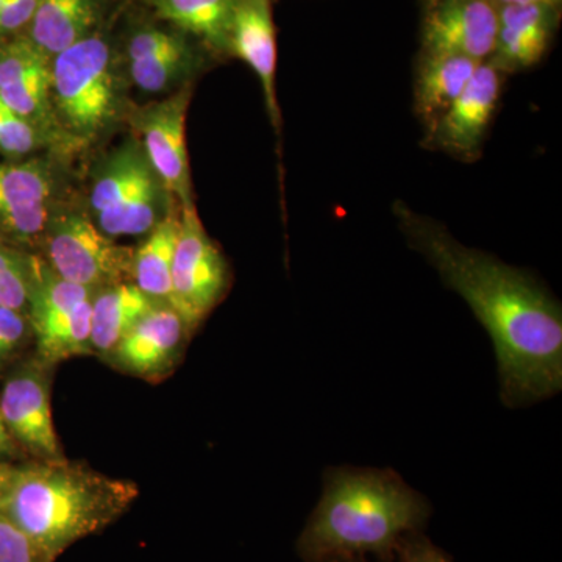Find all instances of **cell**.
Returning <instances> with one entry per match:
<instances>
[{"instance_id":"1","label":"cell","mask_w":562,"mask_h":562,"mask_svg":"<svg viewBox=\"0 0 562 562\" xmlns=\"http://www.w3.org/2000/svg\"><path fill=\"white\" fill-rule=\"evenodd\" d=\"M398 227L447 288L457 291L490 333L502 401L517 408L562 387L560 303L530 273L462 246L441 224L395 203Z\"/></svg>"},{"instance_id":"2","label":"cell","mask_w":562,"mask_h":562,"mask_svg":"<svg viewBox=\"0 0 562 562\" xmlns=\"http://www.w3.org/2000/svg\"><path fill=\"white\" fill-rule=\"evenodd\" d=\"M431 506L397 472L333 468L324 492L299 536V557L319 562L339 557L392 561L405 536L424 530Z\"/></svg>"},{"instance_id":"3","label":"cell","mask_w":562,"mask_h":562,"mask_svg":"<svg viewBox=\"0 0 562 562\" xmlns=\"http://www.w3.org/2000/svg\"><path fill=\"white\" fill-rule=\"evenodd\" d=\"M138 495L135 483L87 464L35 460L11 468L0 492V516L57 561L74 543L117 522Z\"/></svg>"},{"instance_id":"4","label":"cell","mask_w":562,"mask_h":562,"mask_svg":"<svg viewBox=\"0 0 562 562\" xmlns=\"http://www.w3.org/2000/svg\"><path fill=\"white\" fill-rule=\"evenodd\" d=\"M92 294L94 291L61 279L47 262L32 260L27 316L36 360L54 368L69 358L92 355Z\"/></svg>"},{"instance_id":"5","label":"cell","mask_w":562,"mask_h":562,"mask_svg":"<svg viewBox=\"0 0 562 562\" xmlns=\"http://www.w3.org/2000/svg\"><path fill=\"white\" fill-rule=\"evenodd\" d=\"M52 92L69 131L83 138L101 132L116 105L109 43L91 35L52 57Z\"/></svg>"},{"instance_id":"6","label":"cell","mask_w":562,"mask_h":562,"mask_svg":"<svg viewBox=\"0 0 562 562\" xmlns=\"http://www.w3.org/2000/svg\"><path fill=\"white\" fill-rule=\"evenodd\" d=\"M160 184L138 147H122L92 187L98 227L113 239L147 235L161 220Z\"/></svg>"},{"instance_id":"7","label":"cell","mask_w":562,"mask_h":562,"mask_svg":"<svg viewBox=\"0 0 562 562\" xmlns=\"http://www.w3.org/2000/svg\"><path fill=\"white\" fill-rule=\"evenodd\" d=\"M228 266L216 244L206 235L194 203L181 205L179 241L172 266L169 305L180 314L190 331L224 297L228 288Z\"/></svg>"},{"instance_id":"8","label":"cell","mask_w":562,"mask_h":562,"mask_svg":"<svg viewBox=\"0 0 562 562\" xmlns=\"http://www.w3.org/2000/svg\"><path fill=\"white\" fill-rule=\"evenodd\" d=\"M46 254L52 271L94 292L117 281L132 280L131 247L120 246L79 214L52 222Z\"/></svg>"},{"instance_id":"9","label":"cell","mask_w":562,"mask_h":562,"mask_svg":"<svg viewBox=\"0 0 562 562\" xmlns=\"http://www.w3.org/2000/svg\"><path fill=\"white\" fill-rule=\"evenodd\" d=\"M50 369L35 358L11 373L0 392V416L7 431L38 461L65 458L52 416Z\"/></svg>"},{"instance_id":"10","label":"cell","mask_w":562,"mask_h":562,"mask_svg":"<svg viewBox=\"0 0 562 562\" xmlns=\"http://www.w3.org/2000/svg\"><path fill=\"white\" fill-rule=\"evenodd\" d=\"M422 54L458 55L487 61L498 31L495 0H424Z\"/></svg>"},{"instance_id":"11","label":"cell","mask_w":562,"mask_h":562,"mask_svg":"<svg viewBox=\"0 0 562 562\" xmlns=\"http://www.w3.org/2000/svg\"><path fill=\"white\" fill-rule=\"evenodd\" d=\"M502 85L501 70L483 61L452 105L428 128V146L464 161L479 158L501 101Z\"/></svg>"},{"instance_id":"12","label":"cell","mask_w":562,"mask_h":562,"mask_svg":"<svg viewBox=\"0 0 562 562\" xmlns=\"http://www.w3.org/2000/svg\"><path fill=\"white\" fill-rule=\"evenodd\" d=\"M191 92L183 90L150 103L136 114L135 125L143 135L146 158L166 190L180 199L181 205L191 201L190 162L187 150V113Z\"/></svg>"},{"instance_id":"13","label":"cell","mask_w":562,"mask_h":562,"mask_svg":"<svg viewBox=\"0 0 562 562\" xmlns=\"http://www.w3.org/2000/svg\"><path fill=\"white\" fill-rule=\"evenodd\" d=\"M190 335L180 314L169 303H158L133 325L105 361L154 382L172 371Z\"/></svg>"},{"instance_id":"14","label":"cell","mask_w":562,"mask_h":562,"mask_svg":"<svg viewBox=\"0 0 562 562\" xmlns=\"http://www.w3.org/2000/svg\"><path fill=\"white\" fill-rule=\"evenodd\" d=\"M227 54L246 63L261 81L266 109L273 127L280 128L277 102V29L272 0H233Z\"/></svg>"},{"instance_id":"15","label":"cell","mask_w":562,"mask_h":562,"mask_svg":"<svg viewBox=\"0 0 562 562\" xmlns=\"http://www.w3.org/2000/svg\"><path fill=\"white\" fill-rule=\"evenodd\" d=\"M560 21V7H501L497 38L487 61L503 76L532 68L552 46Z\"/></svg>"},{"instance_id":"16","label":"cell","mask_w":562,"mask_h":562,"mask_svg":"<svg viewBox=\"0 0 562 562\" xmlns=\"http://www.w3.org/2000/svg\"><path fill=\"white\" fill-rule=\"evenodd\" d=\"M52 58L29 38L0 46V101L33 125L49 114Z\"/></svg>"},{"instance_id":"17","label":"cell","mask_w":562,"mask_h":562,"mask_svg":"<svg viewBox=\"0 0 562 562\" xmlns=\"http://www.w3.org/2000/svg\"><path fill=\"white\" fill-rule=\"evenodd\" d=\"M50 181L38 162L0 165V225L16 238L31 239L49 225Z\"/></svg>"},{"instance_id":"18","label":"cell","mask_w":562,"mask_h":562,"mask_svg":"<svg viewBox=\"0 0 562 562\" xmlns=\"http://www.w3.org/2000/svg\"><path fill=\"white\" fill-rule=\"evenodd\" d=\"M157 305L132 280L95 291L91 301L92 355L106 360L133 325Z\"/></svg>"},{"instance_id":"19","label":"cell","mask_w":562,"mask_h":562,"mask_svg":"<svg viewBox=\"0 0 562 562\" xmlns=\"http://www.w3.org/2000/svg\"><path fill=\"white\" fill-rule=\"evenodd\" d=\"M480 65L458 55L420 52L414 81V110L427 131L452 105Z\"/></svg>"},{"instance_id":"20","label":"cell","mask_w":562,"mask_h":562,"mask_svg":"<svg viewBox=\"0 0 562 562\" xmlns=\"http://www.w3.org/2000/svg\"><path fill=\"white\" fill-rule=\"evenodd\" d=\"M98 18V0H40L27 38L52 58L91 36Z\"/></svg>"},{"instance_id":"21","label":"cell","mask_w":562,"mask_h":562,"mask_svg":"<svg viewBox=\"0 0 562 562\" xmlns=\"http://www.w3.org/2000/svg\"><path fill=\"white\" fill-rule=\"evenodd\" d=\"M180 214L168 213L133 250L132 281L147 297L171 303L172 266L179 241Z\"/></svg>"},{"instance_id":"22","label":"cell","mask_w":562,"mask_h":562,"mask_svg":"<svg viewBox=\"0 0 562 562\" xmlns=\"http://www.w3.org/2000/svg\"><path fill=\"white\" fill-rule=\"evenodd\" d=\"M155 13L181 32L201 38L217 54H227L233 0H150Z\"/></svg>"},{"instance_id":"23","label":"cell","mask_w":562,"mask_h":562,"mask_svg":"<svg viewBox=\"0 0 562 562\" xmlns=\"http://www.w3.org/2000/svg\"><path fill=\"white\" fill-rule=\"evenodd\" d=\"M191 61V47L188 46L187 40H183L169 49L128 63H131L132 79L139 90L161 92L168 90L173 81L179 80Z\"/></svg>"},{"instance_id":"24","label":"cell","mask_w":562,"mask_h":562,"mask_svg":"<svg viewBox=\"0 0 562 562\" xmlns=\"http://www.w3.org/2000/svg\"><path fill=\"white\" fill-rule=\"evenodd\" d=\"M0 562H55L10 520L0 516Z\"/></svg>"},{"instance_id":"25","label":"cell","mask_w":562,"mask_h":562,"mask_svg":"<svg viewBox=\"0 0 562 562\" xmlns=\"http://www.w3.org/2000/svg\"><path fill=\"white\" fill-rule=\"evenodd\" d=\"M33 338L31 321L20 310L0 308V366L13 360Z\"/></svg>"},{"instance_id":"26","label":"cell","mask_w":562,"mask_h":562,"mask_svg":"<svg viewBox=\"0 0 562 562\" xmlns=\"http://www.w3.org/2000/svg\"><path fill=\"white\" fill-rule=\"evenodd\" d=\"M184 36L179 33L166 31V29L158 27H144L136 31L128 40L127 57L128 61L140 60V58L150 57V55L158 54L169 49L181 43Z\"/></svg>"},{"instance_id":"27","label":"cell","mask_w":562,"mask_h":562,"mask_svg":"<svg viewBox=\"0 0 562 562\" xmlns=\"http://www.w3.org/2000/svg\"><path fill=\"white\" fill-rule=\"evenodd\" d=\"M32 260L25 268L0 272V308L24 312L31 294Z\"/></svg>"},{"instance_id":"28","label":"cell","mask_w":562,"mask_h":562,"mask_svg":"<svg viewBox=\"0 0 562 562\" xmlns=\"http://www.w3.org/2000/svg\"><path fill=\"white\" fill-rule=\"evenodd\" d=\"M395 554L401 562H453L449 554L436 547L422 531L405 536Z\"/></svg>"},{"instance_id":"29","label":"cell","mask_w":562,"mask_h":562,"mask_svg":"<svg viewBox=\"0 0 562 562\" xmlns=\"http://www.w3.org/2000/svg\"><path fill=\"white\" fill-rule=\"evenodd\" d=\"M40 0H3L0 11V36L29 27Z\"/></svg>"},{"instance_id":"30","label":"cell","mask_w":562,"mask_h":562,"mask_svg":"<svg viewBox=\"0 0 562 562\" xmlns=\"http://www.w3.org/2000/svg\"><path fill=\"white\" fill-rule=\"evenodd\" d=\"M16 442L11 439L5 425H3L2 416H0V462H9L10 458L16 453Z\"/></svg>"},{"instance_id":"31","label":"cell","mask_w":562,"mask_h":562,"mask_svg":"<svg viewBox=\"0 0 562 562\" xmlns=\"http://www.w3.org/2000/svg\"><path fill=\"white\" fill-rule=\"evenodd\" d=\"M498 7L505 5H547V7H560L562 0H495Z\"/></svg>"},{"instance_id":"32","label":"cell","mask_w":562,"mask_h":562,"mask_svg":"<svg viewBox=\"0 0 562 562\" xmlns=\"http://www.w3.org/2000/svg\"><path fill=\"white\" fill-rule=\"evenodd\" d=\"M319 562H392V561H380L373 560V558L366 557H339V558H330V560H324Z\"/></svg>"},{"instance_id":"33","label":"cell","mask_w":562,"mask_h":562,"mask_svg":"<svg viewBox=\"0 0 562 562\" xmlns=\"http://www.w3.org/2000/svg\"><path fill=\"white\" fill-rule=\"evenodd\" d=\"M11 468H13V464H10V462H0V492H2L7 482H9Z\"/></svg>"},{"instance_id":"34","label":"cell","mask_w":562,"mask_h":562,"mask_svg":"<svg viewBox=\"0 0 562 562\" xmlns=\"http://www.w3.org/2000/svg\"><path fill=\"white\" fill-rule=\"evenodd\" d=\"M3 0H0V11H2Z\"/></svg>"}]
</instances>
